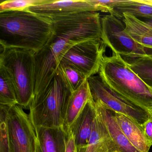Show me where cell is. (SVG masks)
Instances as JSON below:
<instances>
[{"instance_id":"6da1fadb","label":"cell","mask_w":152,"mask_h":152,"mask_svg":"<svg viewBox=\"0 0 152 152\" xmlns=\"http://www.w3.org/2000/svg\"><path fill=\"white\" fill-rule=\"evenodd\" d=\"M49 18L52 21L53 34L48 43L34 53V96L49 84L61 59L71 48L85 41L101 40V18L99 12H85Z\"/></svg>"},{"instance_id":"7a4b0ae2","label":"cell","mask_w":152,"mask_h":152,"mask_svg":"<svg viewBox=\"0 0 152 152\" xmlns=\"http://www.w3.org/2000/svg\"><path fill=\"white\" fill-rule=\"evenodd\" d=\"M53 32L51 19L27 10L0 13V48L35 53L48 43Z\"/></svg>"},{"instance_id":"3957f363","label":"cell","mask_w":152,"mask_h":152,"mask_svg":"<svg viewBox=\"0 0 152 152\" xmlns=\"http://www.w3.org/2000/svg\"><path fill=\"white\" fill-rule=\"evenodd\" d=\"M99 75L109 88L152 113V89L118 54L104 56Z\"/></svg>"},{"instance_id":"277c9868","label":"cell","mask_w":152,"mask_h":152,"mask_svg":"<svg viewBox=\"0 0 152 152\" xmlns=\"http://www.w3.org/2000/svg\"><path fill=\"white\" fill-rule=\"evenodd\" d=\"M73 91L58 68L49 84L34 96L30 115L34 128H64L67 106Z\"/></svg>"},{"instance_id":"5b68a950","label":"cell","mask_w":152,"mask_h":152,"mask_svg":"<svg viewBox=\"0 0 152 152\" xmlns=\"http://www.w3.org/2000/svg\"><path fill=\"white\" fill-rule=\"evenodd\" d=\"M0 65L9 75L15 88L18 104L29 107L34 96L35 52L17 48H1Z\"/></svg>"},{"instance_id":"8992f818","label":"cell","mask_w":152,"mask_h":152,"mask_svg":"<svg viewBox=\"0 0 152 152\" xmlns=\"http://www.w3.org/2000/svg\"><path fill=\"white\" fill-rule=\"evenodd\" d=\"M88 80L93 100L106 108L128 116L142 126L152 116V113L147 109L114 92L99 75L91 76Z\"/></svg>"},{"instance_id":"52a82bcc","label":"cell","mask_w":152,"mask_h":152,"mask_svg":"<svg viewBox=\"0 0 152 152\" xmlns=\"http://www.w3.org/2000/svg\"><path fill=\"white\" fill-rule=\"evenodd\" d=\"M101 39L106 47L124 59L147 56L145 48L136 42L125 31L124 24L111 15L101 18Z\"/></svg>"},{"instance_id":"ba28073f","label":"cell","mask_w":152,"mask_h":152,"mask_svg":"<svg viewBox=\"0 0 152 152\" xmlns=\"http://www.w3.org/2000/svg\"><path fill=\"white\" fill-rule=\"evenodd\" d=\"M7 125L12 152H36L35 129L23 107L18 104L10 107Z\"/></svg>"},{"instance_id":"9c48e42d","label":"cell","mask_w":152,"mask_h":152,"mask_svg":"<svg viewBox=\"0 0 152 152\" xmlns=\"http://www.w3.org/2000/svg\"><path fill=\"white\" fill-rule=\"evenodd\" d=\"M106 48V46L101 39L80 42L66 53L60 64L74 66L88 79L98 73Z\"/></svg>"},{"instance_id":"30bf717a","label":"cell","mask_w":152,"mask_h":152,"mask_svg":"<svg viewBox=\"0 0 152 152\" xmlns=\"http://www.w3.org/2000/svg\"><path fill=\"white\" fill-rule=\"evenodd\" d=\"M26 10L39 15L48 18L99 11L97 8L88 0H48L46 3L31 6Z\"/></svg>"},{"instance_id":"8fae6325","label":"cell","mask_w":152,"mask_h":152,"mask_svg":"<svg viewBox=\"0 0 152 152\" xmlns=\"http://www.w3.org/2000/svg\"><path fill=\"white\" fill-rule=\"evenodd\" d=\"M96 117L95 103L91 97L69 130L73 134L77 152L85 151L92 133Z\"/></svg>"},{"instance_id":"7c38bea8","label":"cell","mask_w":152,"mask_h":152,"mask_svg":"<svg viewBox=\"0 0 152 152\" xmlns=\"http://www.w3.org/2000/svg\"><path fill=\"white\" fill-rule=\"evenodd\" d=\"M36 152H65L68 133L64 128H35Z\"/></svg>"},{"instance_id":"4fadbf2b","label":"cell","mask_w":152,"mask_h":152,"mask_svg":"<svg viewBox=\"0 0 152 152\" xmlns=\"http://www.w3.org/2000/svg\"><path fill=\"white\" fill-rule=\"evenodd\" d=\"M94 102L96 110L102 116L113 140L116 152H140L131 143L122 131L115 120L114 112L105 107L99 101Z\"/></svg>"},{"instance_id":"5bb4252c","label":"cell","mask_w":152,"mask_h":152,"mask_svg":"<svg viewBox=\"0 0 152 152\" xmlns=\"http://www.w3.org/2000/svg\"><path fill=\"white\" fill-rule=\"evenodd\" d=\"M96 111L92 133L84 152H116L102 116L96 109Z\"/></svg>"},{"instance_id":"9a60e30c","label":"cell","mask_w":152,"mask_h":152,"mask_svg":"<svg viewBox=\"0 0 152 152\" xmlns=\"http://www.w3.org/2000/svg\"><path fill=\"white\" fill-rule=\"evenodd\" d=\"M125 31L134 41L146 49H152V26L130 14L124 13Z\"/></svg>"},{"instance_id":"2e32d148","label":"cell","mask_w":152,"mask_h":152,"mask_svg":"<svg viewBox=\"0 0 152 152\" xmlns=\"http://www.w3.org/2000/svg\"><path fill=\"white\" fill-rule=\"evenodd\" d=\"M91 97L88 80L79 88L72 92L68 102L64 123V129L67 133L85 105Z\"/></svg>"},{"instance_id":"e0dca14e","label":"cell","mask_w":152,"mask_h":152,"mask_svg":"<svg viewBox=\"0 0 152 152\" xmlns=\"http://www.w3.org/2000/svg\"><path fill=\"white\" fill-rule=\"evenodd\" d=\"M115 120L124 134L132 144L140 152H148V145L142 126L128 116L115 113Z\"/></svg>"},{"instance_id":"ac0fdd59","label":"cell","mask_w":152,"mask_h":152,"mask_svg":"<svg viewBox=\"0 0 152 152\" xmlns=\"http://www.w3.org/2000/svg\"><path fill=\"white\" fill-rule=\"evenodd\" d=\"M109 13L120 20L123 18L124 13L139 18H152V6L137 0H120L119 3L112 6Z\"/></svg>"},{"instance_id":"d6986e66","label":"cell","mask_w":152,"mask_h":152,"mask_svg":"<svg viewBox=\"0 0 152 152\" xmlns=\"http://www.w3.org/2000/svg\"><path fill=\"white\" fill-rule=\"evenodd\" d=\"M0 104L13 106L18 104L15 88L6 69L0 65Z\"/></svg>"},{"instance_id":"ffe728a7","label":"cell","mask_w":152,"mask_h":152,"mask_svg":"<svg viewBox=\"0 0 152 152\" xmlns=\"http://www.w3.org/2000/svg\"><path fill=\"white\" fill-rule=\"evenodd\" d=\"M58 68L62 73L73 92L79 88L88 80L82 72L72 66L60 64Z\"/></svg>"},{"instance_id":"44dd1931","label":"cell","mask_w":152,"mask_h":152,"mask_svg":"<svg viewBox=\"0 0 152 152\" xmlns=\"http://www.w3.org/2000/svg\"><path fill=\"white\" fill-rule=\"evenodd\" d=\"M10 107L0 104V152H12L7 125L8 114Z\"/></svg>"},{"instance_id":"7402d4cb","label":"cell","mask_w":152,"mask_h":152,"mask_svg":"<svg viewBox=\"0 0 152 152\" xmlns=\"http://www.w3.org/2000/svg\"><path fill=\"white\" fill-rule=\"evenodd\" d=\"M48 0H6L0 3V13L27 9L31 6L46 3Z\"/></svg>"},{"instance_id":"603a6c76","label":"cell","mask_w":152,"mask_h":152,"mask_svg":"<svg viewBox=\"0 0 152 152\" xmlns=\"http://www.w3.org/2000/svg\"><path fill=\"white\" fill-rule=\"evenodd\" d=\"M142 127L147 144L150 148L152 145V115L142 125Z\"/></svg>"},{"instance_id":"cb8c5ba5","label":"cell","mask_w":152,"mask_h":152,"mask_svg":"<svg viewBox=\"0 0 152 152\" xmlns=\"http://www.w3.org/2000/svg\"><path fill=\"white\" fill-rule=\"evenodd\" d=\"M65 152H77L74 137L72 132L70 130L68 132Z\"/></svg>"},{"instance_id":"d4e9b609","label":"cell","mask_w":152,"mask_h":152,"mask_svg":"<svg viewBox=\"0 0 152 152\" xmlns=\"http://www.w3.org/2000/svg\"><path fill=\"white\" fill-rule=\"evenodd\" d=\"M137 1L140 3L152 6V0H137Z\"/></svg>"},{"instance_id":"484cf974","label":"cell","mask_w":152,"mask_h":152,"mask_svg":"<svg viewBox=\"0 0 152 152\" xmlns=\"http://www.w3.org/2000/svg\"><path fill=\"white\" fill-rule=\"evenodd\" d=\"M140 20L152 26V18H139Z\"/></svg>"},{"instance_id":"4316f807","label":"cell","mask_w":152,"mask_h":152,"mask_svg":"<svg viewBox=\"0 0 152 152\" xmlns=\"http://www.w3.org/2000/svg\"></svg>"}]
</instances>
